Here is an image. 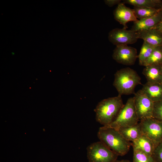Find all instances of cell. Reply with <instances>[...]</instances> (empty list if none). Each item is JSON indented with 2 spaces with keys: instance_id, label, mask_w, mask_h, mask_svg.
<instances>
[{
  "instance_id": "4fadbf2b",
  "label": "cell",
  "mask_w": 162,
  "mask_h": 162,
  "mask_svg": "<svg viewBox=\"0 0 162 162\" xmlns=\"http://www.w3.org/2000/svg\"><path fill=\"white\" fill-rule=\"evenodd\" d=\"M141 90L154 102L162 100V83L147 82Z\"/></svg>"
},
{
  "instance_id": "ffe728a7",
  "label": "cell",
  "mask_w": 162,
  "mask_h": 162,
  "mask_svg": "<svg viewBox=\"0 0 162 162\" xmlns=\"http://www.w3.org/2000/svg\"><path fill=\"white\" fill-rule=\"evenodd\" d=\"M162 64V46H156L150 57L145 62L143 66Z\"/></svg>"
},
{
  "instance_id": "5bb4252c",
  "label": "cell",
  "mask_w": 162,
  "mask_h": 162,
  "mask_svg": "<svg viewBox=\"0 0 162 162\" xmlns=\"http://www.w3.org/2000/svg\"><path fill=\"white\" fill-rule=\"evenodd\" d=\"M131 145L133 150H139L151 156L156 146L152 140L143 135L132 142Z\"/></svg>"
},
{
  "instance_id": "8fae6325",
  "label": "cell",
  "mask_w": 162,
  "mask_h": 162,
  "mask_svg": "<svg viewBox=\"0 0 162 162\" xmlns=\"http://www.w3.org/2000/svg\"><path fill=\"white\" fill-rule=\"evenodd\" d=\"M162 19V9L154 15L150 17L138 20L134 22L131 30L136 32L154 28Z\"/></svg>"
},
{
  "instance_id": "6da1fadb",
  "label": "cell",
  "mask_w": 162,
  "mask_h": 162,
  "mask_svg": "<svg viewBox=\"0 0 162 162\" xmlns=\"http://www.w3.org/2000/svg\"><path fill=\"white\" fill-rule=\"evenodd\" d=\"M97 135L100 142L118 156L126 154L131 146L118 130L108 126L100 127Z\"/></svg>"
},
{
  "instance_id": "ba28073f",
  "label": "cell",
  "mask_w": 162,
  "mask_h": 162,
  "mask_svg": "<svg viewBox=\"0 0 162 162\" xmlns=\"http://www.w3.org/2000/svg\"><path fill=\"white\" fill-rule=\"evenodd\" d=\"M108 38L110 41L116 46L132 44L138 39L137 32L124 28L112 30L109 33Z\"/></svg>"
},
{
  "instance_id": "8992f818",
  "label": "cell",
  "mask_w": 162,
  "mask_h": 162,
  "mask_svg": "<svg viewBox=\"0 0 162 162\" xmlns=\"http://www.w3.org/2000/svg\"><path fill=\"white\" fill-rule=\"evenodd\" d=\"M134 94L135 106L139 120L152 117L154 102L144 94L141 89Z\"/></svg>"
},
{
  "instance_id": "484cf974",
  "label": "cell",
  "mask_w": 162,
  "mask_h": 162,
  "mask_svg": "<svg viewBox=\"0 0 162 162\" xmlns=\"http://www.w3.org/2000/svg\"><path fill=\"white\" fill-rule=\"evenodd\" d=\"M114 162H131L130 161L127 160H116Z\"/></svg>"
},
{
  "instance_id": "3957f363",
  "label": "cell",
  "mask_w": 162,
  "mask_h": 162,
  "mask_svg": "<svg viewBox=\"0 0 162 162\" xmlns=\"http://www.w3.org/2000/svg\"><path fill=\"white\" fill-rule=\"evenodd\" d=\"M141 80L135 70L127 67L121 69L115 73L113 85L118 91V95H128L135 93V87L142 84Z\"/></svg>"
},
{
  "instance_id": "30bf717a",
  "label": "cell",
  "mask_w": 162,
  "mask_h": 162,
  "mask_svg": "<svg viewBox=\"0 0 162 162\" xmlns=\"http://www.w3.org/2000/svg\"><path fill=\"white\" fill-rule=\"evenodd\" d=\"M115 19L123 26V28H128L127 24L129 22L137 21L138 19L136 17L133 9L126 7L123 3L118 5L114 11Z\"/></svg>"
},
{
  "instance_id": "603a6c76",
  "label": "cell",
  "mask_w": 162,
  "mask_h": 162,
  "mask_svg": "<svg viewBox=\"0 0 162 162\" xmlns=\"http://www.w3.org/2000/svg\"><path fill=\"white\" fill-rule=\"evenodd\" d=\"M152 156L155 162H162V141L155 147Z\"/></svg>"
},
{
  "instance_id": "7c38bea8",
  "label": "cell",
  "mask_w": 162,
  "mask_h": 162,
  "mask_svg": "<svg viewBox=\"0 0 162 162\" xmlns=\"http://www.w3.org/2000/svg\"><path fill=\"white\" fill-rule=\"evenodd\" d=\"M138 39L155 46H162V32L155 28L137 32Z\"/></svg>"
},
{
  "instance_id": "4316f807",
  "label": "cell",
  "mask_w": 162,
  "mask_h": 162,
  "mask_svg": "<svg viewBox=\"0 0 162 162\" xmlns=\"http://www.w3.org/2000/svg\"><path fill=\"white\" fill-rule=\"evenodd\" d=\"M161 72L162 74V64L161 65Z\"/></svg>"
},
{
  "instance_id": "52a82bcc",
  "label": "cell",
  "mask_w": 162,
  "mask_h": 162,
  "mask_svg": "<svg viewBox=\"0 0 162 162\" xmlns=\"http://www.w3.org/2000/svg\"><path fill=\"white\" fill-rule=\"evenodd\" d=\"M142 134L157 146L162 141V122L152 117L140 122Z\"/></svg>"
},
{
  "instance_id": "5b68a950",
  "label": "cell",
  "mask_w": 162,
  "mask_h": 162,
  "mask_svg": "<svg viewBox=\"0 0 162 162\" xmlns=\"http://www.w3.org/2000/svg\"><path fill=\"white\" fill-rule=\"evenodd\" d=\"M87 150L89 162H114L118 156L100 141L92 143Z\"/></svg>"
},
{
  "instance_id": "9c48e42d",
  "label": "cell",
  "mask_w": 162,
  "mask_h": 162,
  "mask_svg": "<svg viewBox=\"0 0 162 162\" xmlns=\"http://www.w3.org/2000/svg\"><path fill=\"white\" fill-rule=\"evenodd\" d=\"M137 50L128 45L116 46L112 55L113 59L117 62L126 65L134 64L138 58Z\"/></svg>"
},
{
  "instance_id": "ac0fdd59",
  "label": "cell",
  "mask_w": 162,
  "mask_h": 162,
  "mask_svg": "<svg viewBox=\"0 0 162 162\" xmlns=\"http://www.w3.org/2000/svg\"><path fill=\"white\" fill-rule=\"evenodd\" d=\"M161 9L145 8L134 6L133 9L137 19L142 20L152 16L159 12Z\"/></svg>"
},
{
  "instance_id": "7402d4cb",
  "label": "cell",
  "mask_w": 162,
  "mask_h": 162,
  "mask_svg": "<svg viewBox=\"0 0 162 162\" xmlns=\"http://www.w3.org/2000/svg\"><path fill=\"white\" fill-rule=\"evenodd\" d=\"M152 118L162 122V100L154 102Z\"/></svg>"
},
{
  "instance_id": "44dd1931",
  "label": "cell",
  "mask_w": 162,
  "mask_h": 162,
  "mask_svg": "<svg viewBox=\"0 0 162 162\" xmlns=\"http://www.w3.org/2000/svg\"><path fill=\"white\" fill-rule=\"evenodd\" d=\"M133 150V162H155L152 156L139 150Z\"/></svg>"
},
{
  "instance_id": "2e32d148",
  "label": "cell",
  "mask_w": 162,
  "mask_h": 162,
  "mask_svg": "<svg viewBox=\"0 0 162 162\" xmlns=\"http://www.w3.org/2000/svg\"><path fill=\"white\" fill-rule=\"evenodd\" d=\"M117 130L126 140L130 142L134 141L143 135L140 123L133 126L121 128Z\"/></svg>"
},
{
  "instance_id": "7a4b0ae2",
  "label": "cell",
  "mask_w": 162,
  "mask_h": 162,
  "mask_svg": "<svg viewBox=\"0 0 162 162\" xmlns=\"http://www.w3.org/2000/svg\"><path fill=\"white\" fill-rule=\"evenodd\" d=\"M124 105L121 96L119 95L102 100L94 110L97 121L104 126L109 125L115 119Z\"/></svg>"
},
{
  "instance_id": "277c9868",
  "label": "cell",
  "mask_w": 162,
  "mask_h": 162,
  "mask_svg": "<svg viewBox=\"0 0 162 162\" xmlns=\"http://www.w3.org/2000/svg\"><path fill=\"white\" fill-rule=\"evenodd\" d=\"M139 121L134 97L128 100L114 120L107 126L118 130L121 128L135 125Z\"/></svg>"
},
{
  "instance_id": "d4e9b609",
  "label": "cell",
  "mask_w": 162,
  "mask_h": 162,
  "mask_svg": "<svg viewBox=\"0 0 162 162\" xmlns=\"http://www.w3.org/2000/svg\"><path fill=\"white\" fill-rule=\"evenodd\" d=\"M162 32V19L158 24L154 28Z\"/></svg>"
},
{
  "instance_id": "9a60e30c",
  "label": "cell",
  "mask_w": 162,
  "mask_h": 162,
  "mask_svg": "<svg viewBox=\"0 0 162 162\" xmlns=\"http://www.w3.org/2000/svg\"><path fill=\"white\" fill-rule=\"evenodd\" d=\"M142 73L150 83H162L161 65H150L145 66Z\"/></svg>"
},
{
  "instance_id": "d6986e66",
  "label": "cell",
  "mask_w": 162,
  "mask_h": 162,
  "mask_svg": "<svg viewBox=\"0 0 162 162\" xmlns=\"http://www.w3.org/2000/svg\"><path fill=\"white\" fill-rule=\"evenodd\" d=\"M156 47L143 41L139 54L138 56L140 65L143 66L145 62L150 57Z\"/></svg>"
},
{
  "instance_id": "e0dca14e",
  "label": "cell",
  "mask_w": 162,
  "mask_h": 162,
  "mask_svg": "<svg viewBox=\"0 0 162 162\" xmlns=\"http://www.w3.org/2000/svg\"><path fill=\"white\" fill-rule=\"evenodd\" d=\"M123 3L141 8L162 9V1L160 0H124Z\"/></svg>"
},
{
  "instance_id": "cb8c5ba5",
  "label": "cell",
  "mask_w": 162,
  "mask_h": 162,
  "mask_svg": "<svg viewBox=\"0 0 162 162\" xmlns=\"http://www.w3.org/2000/svg\"><path fill=\"white\" fill-rule=\"evenodd\" d=\"M121 0H105L104 2L106 5L111 7L115 5H118L121 3Z\"/></svg>"
}]
</instances>
